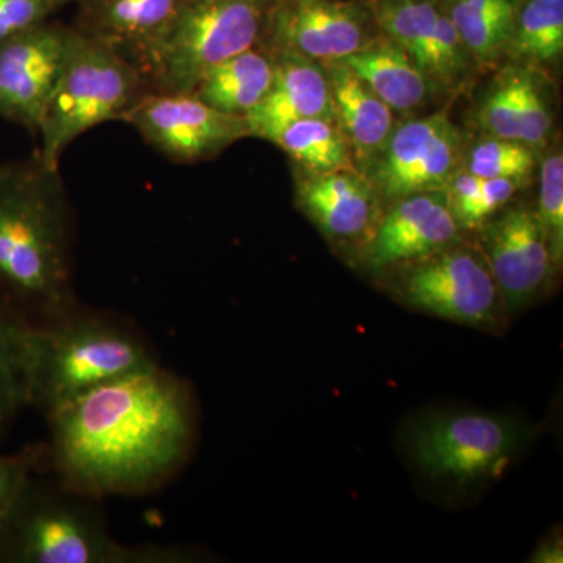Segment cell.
Segmentation results:
<instances>
[{"mask_svg":"<svg viewBox=\"0 0 563 563\" xmlns=\"http://www.w3.org/2000/svg\"><path fill=\"white\" fill-rule=\"evenodd\" d=\"M368 9L384 35L401 46L422 73L443 14V0H368Z\"/></svg>","mask_w":563,"mask_h":563,"instance_id":"23","label":"cell"},{"mask_svg":"<svg viewBox=\"0 0 563 563\" xmlns=\"http://www.w3.org/2000/svg\"><path fill=\"white\" fill-rule=\"evenodd\" d=\"M154 363L157 361L140 333L109 314L81 312L76 307L25 325L27 402L46 417Z\"/></svg>","mask_w":563,"mask_h":563,"instance_id":"3","label":"cell"},{"mask_svg":"<svg viewBox=\"0 0 563 563\" xmlns=\"http://www.w3.org/2000/svg\"><path fill=\"white\" fill-rule=\"evenodd\" d=\"M73 27L41 22L0 43V118L38 132L68 57Z\"/></svg>","mask_w":563,"mask_h":563,"instance_id":"10","label":"cell"},{"mask_svg":"<svg viewBox=\"0 0 563 563\" xmlns=\"http://www.w3.org/2000/svg\"><path fill=\"white\" fill-rule=\"evenodd\" d=\"M537 166V150L521 141L488 135L465 157V172L483 179H510L523 184Z\"/></svg>","mask_w":563,"mask_h":563,"instance_id":"28","label":"cell"},{"mask_svg":"<svg viewBox=\"0 0 563 563\" xmlns=\"http://www.w3.org/2000/svg\"><path fill=\"white\" fill-rule=\"evenodd\" d=\"M188 0H77L74 27L117 51L143 74Z\"/></svg>","mask_w":563,"mask_h":563,"instance_id":"15","label":"cell"},{"mask_svg":"<svg viewBox=\"0 0 563 563\" xmlns=\"http://www.w3.org/2000/svg\"><path fill=\"white\" fill-rule=\"evenodd\" d=\"M393 202L361 247L368 272H401L461 242L462 229L443 190L417 192Z\"/></svg>","mask_w":563,"mask_h":563,"instance_id":"13","label":"cell"},{"mask_svg":"<svg viewBox=\"0 0 563 563\" xmlns=\"http://www.w3.org/2000/svg\"><path fill=\"white\" fill-rule=\"evenodd\" d=\"M272 87L244 117L250 136L269 141L295 121H335L328 73L317 62L291 52H274Z\"/></svg>","mask_w":563,"mask_h":563,"instance_id":"17","label":"cell"},{"mask_svg":"<svg viewBox=\"0 0 563 563\" xmlns=\"http://www.w3.org/2000/svg\"><path fill=\"white\" fill-rule=\"evenodd\" d=\"M147 91L136 66L73 27L60 80L38 129L41 165L58 172L63 152L77 136L103 122L124 120Z\"/></svg>","mask_w":563,"mask_h":563,"instance_id":"5","label":"cell"},{"mask_svg":"<svg viewBox=\"0 0 563 563\" xmlns=\"http://www.w3.org/2000/svg\"><path fill=\"white\" fill-rule=\"evenodd\" d=\"M27 318L0 299V437L29 407L24 377V332Z\"/></svg>","mask_w":563,"mask_h":563,"instance_id":"27","label":"cell"},{"mask_svg":"<svg viewBox=\"0 0 563 563\" xmlns=\"http://www.w3.org/2000/svg\"><path fill=\"white\" fill-rule=\"evenodd\" d=\"M96 498L33 479L0 540L7 563H184L195 554L176 547L125 544L113 539Z\"/></svg>","mask_w":563,"mask_h":563,"instance_id":"4","label":"cell"},{"mask_svg":"<svg viewBox=\"0 0 563 563\" xmlns=\"http://www.w3.org/2000/svg\"><path fill=\"white\" fill-rule=\"evenodd\" d=\"M272 143L309 174L352 169V151L336 121L309 118L291 122L273 136Z\"/></svg>","mask_w":563,"mask_h":563,"instance_id":"24","label":"cell"},{"mask_svg":"<svg viewBox=\"0 0 563 563\" xmlns=\"http://www.w3.org/2000/svg\"><path fill=\"white\" fill-rule=\"evenodd\" d=\"M0 299L29 321L76 309L58 172L0 163Z\"/></svg>","mask_w":563,"mask_h":563,"instance_id":"2","label":"cell"},{"mask_svg":"<svg viewBox=\"0 0 563 563\" xmlns=\"http://www.w3.org/2000/svg\"><path fill=\"white\" fill-rule=\"evenodd\" d=\"M51 2L54 3L57 9H60V7L66 5V3L77 2V0H51Z\"/></svg>","mask_w":563,"mask_h":563,"instance_id":"33","label":"cell"},{"mask_svg":"<svg viewBox=\"0 0 563 563\" xmlns=\"http://www.w3.org/2000/svg\"><path fill=\"white\" fill-rule=\"evenodd\" d=\"M365 32L366 11L346 0H273L266 36L274 51L332 65L361 49Z\"/></svg>","mask_w":563,"mask_h":563,"instance_id":"14","label":"cell"},{"mask_svg":"<svg viewBox=\"0 0 563 563\" xmlns=\"http://www.w3.org/2000/svg\"><path fill=\"white\" fill-rule=\"evenodd\" d=\"M296 203L329 242L363 246L379 221L372 181L354 168L309 174L296 185Z\"/></svg>","mask_w":563,"mask_h":563,"instance_id":"16","label":"cell"},{"mask_svg":"<svg viewBox=\"0 0 563 563\" xmlns=\"http://www.w3.org/2000/svg\"><path fill=\"white\" fill-rule=\"evenodd\" d=\"M520 187L518 180L483 179L462 169L450 177L443 191L459 228L479 231L485 222L507 207Z\"/></svg>","mask_w":563,"mask_h":563,"instance_id":"26","label":"cell"},{"mask_svg":"<svg viewBox=\"0 0 563 563\" xmlns=\"http://www.w3.org/2000/svg\"><path fill=\"white\" fill-rule=\"evenodd\" d=\"M57 10L51 0H0V43L47 21Z\"/></svg>","mask_w":563,"mask_h":563,"instance_id":"31","label":"cell"},{"mask_svg":"<svg viewBox=\"0 0 563 563\" xmlns=\"http://www.w3.org/2000/svg\"><path fill=\"white\" fill-rule=\"evenodd\" d=\"M122 121L177 163L206 161L250 136L243 117L222 113L192 92L147 91Z\"/></svg>","mask_w":563,"mask_h":563,"instance_id":"9","label":"cell"},{"mask_svg":"<svg viewBox=\"0 0 563 563\" xmlns=\"http://www.w3.org/2000/svg\"><path fill=\"white\" fill-rule=\"evenodd\" d=\"M517 2H518V0H517Z\"/></svg>","mask_w":563,"mask_h":563,"instance_id":"34","label":"cell"},{"mask_svg":"<svg viewBox=\"0 0 563 563\" xmlns=\"http://www.w3.org/2000/svg\"><path fill=\"white\" fill-rule=\"evenodd\" d=\"M477 117L488 135L521 141L537 151L553 131V111L543 81L523 66H510L496 77Z\"/></svg>","mask_w":563,"mask_h":563,"instance_id":"18","label":"cell"},{"mask_svg":"<svg viewBox=\"0 0 563 563\" xmlns=\"http://www.w3.org/2000/svg\"><path fill=\"white\" fill-rule=\"evenodd\" d=\"M393 291L418 312L496 331L509 320L483 251L453 244L399 272Z\"/></svg>","mask_w":563,"mask_h":563,"instance_id":"8","label":"cell"},{"mask_svg":"<svg viewBox=\"0 0 563 563\" xmlns=\"http://www.w3.org/2000/svg\"><path fill=\"white\" fill-rule=\"evenodd\" d=\"M537 217L542 222L550 243L555 268L563 258V157L553 152L540 166L539 209Z\"/></svg>","mask_w":563,"mask_h":563,"instance_id":"29","label":"cell"},{"mask_svg":"<svg viewBox=\"0 0 563 563\" xmlns=\"http://www.w3.org/2000/svg\"><path fill=\"white\" fill-rule=\"evenodd\" d=\"M533 563H562L563 542L561 533L548 536L531 555Z\"/></svg>","mask_w":563,"mask_h":563,"instance_id":"32","label":"cell"},{"mask_svg":"<svg viewBox=\"0 0 563 563\" xmlns=\"http://www.w3.org/2000/svg\"><path fill=\"white\" fill-rule=\"evenodd\" d=\"M531 429L506 415L454 412L422 421L410 440L418 468L435 479L476 484L501 476Z\"/></svg>","mask_w":563,"mask_h":563,"instance_id":"7","label":"cell"},{"mask_svg":"<svg viewBox=\"0 0 563 563\" xmlns=\"http://www.w3.org/2000/svg\"><path fill=\"white\" fill-rule=\"evenodd\" d=\"M517 3V0H448L444 9L474 60L488 65L509 47Z\"/></svg>","mask_w":563,"mask_h":563,"instance_id":"22","label":"cell"},{"mask_svg":"<svg viewBox=\"0 0 563 563\" xmlns=\"http://www.w3.org/2000/svg\"><path fill=\"white\" fill-rule=\"evenodd\" d=\"M563 51V0H518L506 54L518 60L550 63Z\"/></svg>","mask_w":563,"mask_h":563,"instance_id":"25","label":"cell"},{"mask_svg":"<svg viewBox=\"0 0 563 563\" xmlns=\"http://www.w3.org/2000/svg\"><path fill=\"white\" fill-rule=\"evenodd\" d=\"M479 231L507 317L518 313L543 295L555 272L542 222L529 207H504Z\"/></svg>","mask_w":563,"mask_h":563,"instance_id":"12","label":"cell"},{"mask_svg":"<svg viewBox=\"0 0 563 563\" xmlns=\"http://www.w3.org/2000/svg\"><path fill=\"white\" fill-rule=\"evenodd\" d=\"M273 0H188L144 66L151 91L192 92L233 55L261 46Z\"/></svg>","mask_w":563,"mask_h":563,"instance_id":"6","label":"cell"},{"mask_svg":"<svg viewBox=\"0 0 563 563\" xmlns=\"http://www.w3.org/2000/svg\"><path fill=\"white\" fill-rule=\"evenodd\" d=\"M60 483L92 498L157 487L196 439L190 387L158 363L96 388L47 415Z\"/></svg>","mask_w":563,"mask_h":563,"instance_id":"1","label":"cell"},{"mask_svg":"<svg viewBox=\"0 0 563 563\" xmlns=\"http://www.w3.org/2000/svg\"><path fill=\"white\" fill-rule=\"evenodd\" d=\"M461 144V133L444 113L404 122L373 162L372 184L390 201L443 190L457 172Z\"/></svg>","mask_w":563,"mask_h":563,"instance_id":"11","label":"cell"},{"mask_svg":"<svg viewBox=\"0 0 563 563\" xmlns=\"http://www.w3.org/2000/svg\"><path fill=\"white\" fill-rule=\"evenodd\" d=\"M331 66L328 77L336 124L355 157L373 163L390 139L393 110L344 63L336 62Z\"/></svg>","mask_w":563,"mask_h":563,"instance_id":"19","label":"cell"},{"mask_svg":"<svg viewBox=\"0 0 563 563\" xmlns=\"http://www.w3.org/2000/svg\"><path fill=\"white\" fill-rule=\"evenodd\" d=\"M41 459L43 453L36 448H27L18 454L0 455V540L35 479Z\"/></svg>","mask_w":563,"mask_h":563,"instance_id":"30","label":"cell"},{"mask_svg":"<svg viewBox=\"0 0 563 563\" xmlns=\"http://www.w3.org/2000/svg\"><path fill=\"white\" fill-rule=\"evenodd\" d=\"M273 77L274 55L255 46L211 69L192 95L222 113L244 118L265 98Z\"/></svg>","mask_w":563,"mask_h":563,"instance_id":"21","label":"cell"},{"mask_svg":"<svg viewBox=\"0 0 563 563\" xmlns=\"http://www.w3.org/2000/svg\"><path fill=\"white\" fill-rule=\"evenodd\" d=\"M391 110L409 111L428 98L431 84L401 46L388 38L366 40L342 60Z\"/></svg>","mask_w":563,"mask_h":563,"instance_id":"20","label":"cell"}]
</instances>
